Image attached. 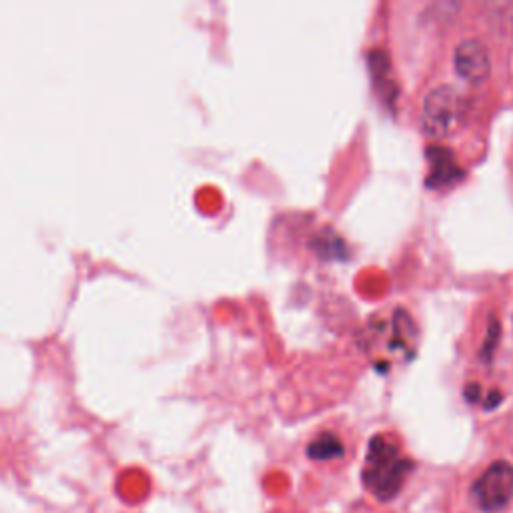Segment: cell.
I'll return each mask as SVG.
<instances>
[{"label": "cell", "instance_id": "6da1fadb", "mask_svg": "<svg viewBox=\"0 0 513 513\" xmlns=\"http://www.w3.org/2000/svg\"><path fill=\"white\" fill-rule=\"evenodd\" d=\"M413 461L401 453L397 441L389 435H375L369 441L363 465V485L379 501L393 499L405 485Z\"/></svg>", "mask_w": 513, "mask_h": 513}, {"label": "cell", "instance_id": "7a4b0ae2", "mask_svg": "<svg viewBox=\"0 0 513 513\" xmlns=\"http://www.w3.org/2000/svg\"><path fill=\"white\" fill-rule=\"evenodd\" d=\"M467 111L469 103L457 87L439 85L423 97L419 123L431 139H447L463 125Z\"/></svg>", "mask_w": 513, "mask_h": 513}, {"label": "cell", "instance_id": "3957f363", "mask_svg": "<svg viewBox=\"0 0 513 513\" xmlns=\"http://www.w3.org/2000/svg\"><path fill=\"white\" fill-rule=\"evenodd\" d=\"M513 497V465L509 461L491 463L471 485L473 503L485 513H497Z\"/></svg>", "mask_w": 513, "mask_h": 513}, {"label": "cell", "instance_id": "277c9868", "mask_svg": "<svg viewBox=\"0 0 513 513\" xmlns=\"http://www.w3.org/2000/svg\"><path fill=\"white\" fill-rule=\"evenodd\" d=\"M455 73L467 83H483L491 75V57L487 47L477 39H465L453 53Z\"/></svg>", "mask_w": 513, "mask_h": 513}, {"label": "cell", "instance_id": "5b68a950", "mask_svg": "<svg viewBox=\"0 0 513 513\" xmlns=\"http://www.w3.org/2000/svg\"><path fill=\"white\" fill-rule=\"evenodd\" d=\"M425 157L429 161V173L425 185L429 189H441L457 183L463 177V169L459 167L455 153L441 145H431L425 149Z\"/></svg>", "mask_w": 513, "mask_h": 513}, {"label": "cell", "instance_id": "8992f818", "mask_svg": "<svg viewBox=\"0 0 513 513\" xmlns=\"http://www.w3.org/2000/svg\"><path fill=\"white\" fill-rule=\"evenodd\" d=\"M345 453L341 439L335 433H321L307 445V455L313 461L339 459Z\"/></svg>", "mask_w": 513, "mask_h": 513}, {"label": "cell", "instance_id": "52a82bcc", "mask_svg": "<svg viewBox=\"0 0 513 513\" xmlns=\"http://www.w3.org/2000/svg\"><path fill=\"white\" fill-rule=\"evenodd\" d=\"M499 335H501V329H499L497 319L493 317V319H491V323H489V327H487L485 343H483V347H481V357H483L485 361H487V359H491V355H493V351H495V345L499 343Z\"/></svg>", "mask_w": 513, "mask_h": 513}, {"label": "cell", "instance_id": "ba28073f", "mask_svg": "<svg viewBox=\"0 0 513 513\" xmlns=\"http://www.w3.org/2000/svg\"><path fill=\"white\" fill-rule=\"evenodd\" d=\"M479 391H481V387H479L477 383H469V385L465 387V397H467V401L477 403V401H479Z\"/></svg>", "mask_w": 513, "mask_h": 513}]
</instances>
